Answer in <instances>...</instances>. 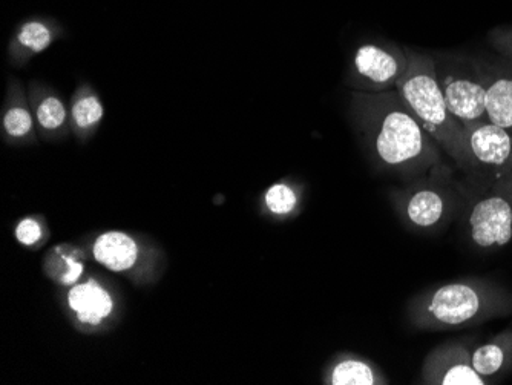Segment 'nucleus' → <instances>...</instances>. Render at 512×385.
<instances>
[{
  "instance_id": "obj_8",
  "label": "nucleus",
  "mask_w": 512,
  "mask_h": 385,
  "mask_svg": "<svg viewBox=\"0 0 512 385\" xmlns=\"http://www.w3.org/2000/svg\"><path fill=\"white\" fill-rule=\"evenodd\" d=\"M473 347L463 341H447L434 347L422 362L419 384L490 385L471 364Z\"/></svg>"
},
{
  "instance_id": "obj_21",
  "label": "nucleus",
  "mask_w": 512,
  "mask_h": 385,
  "mask_svg": "<svg viewBox=\"0 0 512 385\" xmlns=\"http://www.w3.org/2000/svg\"><path fill=\"white\" fill-rule=\"evenodd\" d=\"M16 237L19 243L25 244V246H33L37 241L42 238V228L33 218H27L22 220L17 226Z\"/></svg>"
},
{
  "instance_id": "obj_7",
  "label": "nucleus",
  "mask_w": 512,
  "mask_h": 385,
  "mask_svg": "<svg viewBox=\"0 0 512 385\" xmlns=\"http://www.w3.org/2000/svg\"><path fill=\"white\" fill-rule=\"evenodd\" d=\"M408 57L405 47L396 43L365 42L353 53L348 85L356 93H387L398 86L407 71Z\"/></svg>"
},
{
  "instance_id": "obj_4",
  "label": "nucleus",
  "mask_w": 512,
  "mask_h": 385,
  "mask_svg": "<svg viewBox=\"0 0 512 385\" xmlns=\"http://www.w3.org/2000/svg\"><path fill=\"white\" fill-rule=\"evenodd\" d=\"M448 109L463 126L486 122V80L482 60L462 53L431 54Z\"/></svg>"
},
{
  "instance_id": "obj_18",
  "label": "nucleus",
  "mask_w": 512,
  "mask_h": 385,
  "mask_svg": "<svg viewBox=\"0 0 512 385\" xmlns=\"http://www.w3.org/2000/svg\"><path fill=\"white\" fill-rule=\"evenodd\" d=\"M105 116L102 100L92 91L91 86L85 85L74 97L69 119L79 135H88L96 131Z\"/></svg>"
},
{
  "instance_id": "obj_13",
  "label": "nucleus",
  "mask_w": 512,
  "mask_h": 385,
  "mask_svg": "<svg viewBox=\"0 0 512 385\" xmlns=\"http://www.w3.org/2000/svg\"><path fill=\"white\" fill-rule=\"evenodd\" d=\"M325 384L330 385H388L390 378L384 370L364 356L339 355L325 373Z\"/></svg>"
},
{
  "instance_id": "obj_17",
  "label": "nucleus",
  "mask_w": 512,
  "mask_h": 385,
  "mask_svg": "<svg viewBox=\"0 0 512 385\" xmlns=\"http://www.w3.org/2000/svg\"><path fill=\"white\" fill-rule=\"evenodd\" d=\"M34 117L45 135H60L68 123V109L57 94L36 89L33 96Z\"/></svg>"
},
{
  "instance_id": "obj_14",
  "label": "nucleus",
  "mask_w": 512,
  "mask_h": 385,
  "mask_svg": "<svg viewBox=\"0 0 512 385\" xmlns=\"http://www.w3.org/2000/svg\"><path fill=\"white\" fill-rule=\"evenodd\" d=\"M68 304L76 312L79 321L89 326H97L106 316L111 315V295L94 281L77 284L68 293Z\"/></svg>"
},
{
  "instance_id": "obj_6",
  "label": "nucleus",
  "mask_w": 512,
  "mask_h": 385,
  "mask_svg": "<svg viewBox=\"0 0 512 385\" xmlns=\"http://www.w3.org/2000/svg\"><path fill=\"white\" fill-rule=\"evenodd\" d=\"M437 171L431 174V178L391 194V203L399 218L413 231H437L453 218L457 209L459 195L444 181L434 180Z\"/></svg>"
},
{
  "instance_id": "obj_19",
  "label": "nucleus",
  "mask_w": 512,
  "mask_h": 385,
  "mask_svg": "<svg viewBox=\"0 0 512 385\" xmlns=\"http://www.w3.org/2000/svg\"><path fill=\"white\" fill-rule=\"evenodd\" d=\"M299 195L293 185L279 181L270 186L264 194V206L276 217H286L293 214L298 206Z\"/></svg>"
},
{
  "instance_id": "obj_16",
  "label": "nucleus",
  "mask_w": 512,
  "mask_h": 385,
  "mask_svg": "<svg viewBox=\"0 0 512 385\" xmlns=\"http://www.w3.org/2000/svg\"><path fill=\"white\" fill-rule=\"evenodd\" d=\"M10 97H8V106L5 108L4 117H2V128H4L5 137L14 142H23L30 140L34 132L33 114L25 103L22 89L19 85L11 86Z\"/></svg>"
},
{
  "instance_id": "obj_1",
  "label": "nucleus",
  "mask_w": 512,
  "mask_h": 385,
  "mask_svg": "<svg viewBox=\"0 0 512 385\" xmlns=\"http://www.w3.org/2000/svg\"><path fill=\"white\" fill-rule=\"evenodd\" d=\"M352 117L365 151L379 171L413 178L444 168V151L416 119L398 89L353 94Z\"/></svg>"
},
{
  "instance_id": "obj_22",
  "label": "nucleus",
  "mask_w": 512,
  "mask_h": 385,
  "mask_svg": "<svg viewBox=\"0 0 512 385\" xmlns=\"http://www.w3.org/2000/svg\"><path fill=\"white\" fill-rule=\"evenodd\" d=\"M65 263L66 266L65 269L62 270L60 281H62L65 286H69V284L76 283V281L82 277L83 264L74 260L73 257H65Z\"/></svg>"
},
{
  "instance_id": "obj_15",
  "label": "nucleus",
  "mask_w": 512,
  "mask_h": 385,
  "mask_svg": "<svg viewBox=\"0 0 512 385\" xmlns=\"http://www.w3.org/2000/svg\"><path fill=\"white\" fill-rule=\"evenodd\" d=\"M92 254L103 266L114 272H125L134 266L138 247L129 235L123 232H106L97 238Z\"/></svg>"
},
{
  "instance_id": "obj_9",
  "label": "nucleus",
  "mask_w": 512,
  "mask_h": 385,
  "mask_svg": "<svg viewBox=\"0 0 512 385\" xmlns=\"http://www.w3.org/2000/svg\"><path fill=\"white\" fill-rule=\"evenodd\" d=\"M465 132L480 175L490 183L512 163V132L490 120L467 126Z\"/></svg>"
},
{
  "instance_id": "obj_10",
  "label": "nucleus",
  "mask_w": 512,
  "mask_h": 385,
  "mask_svg": "<svg viewBox=\"0 0 512 385\" xmlns=\"http://www.w3.org/2000/svg\"><path fill=\"white\" fill-rule=\"evenodd\" d=\"M486 80V114L494 125L512 132V60L480 59Z\"/></svg>"
},
{
  "instance_id": "obj_12",
  "label": "nucleus",
  "mask_w": 512,
  "mask_h": 385,
  "mask_svg": "<svg viewBox=\"0 0 512 385\" xmlns=\"http://www.w3.org/2000/svg\"><path fill=\"white\" fill-rule=\"evenodd\" d=\"M474 370L488 384H497L512 373V324L471 352Z\"/></svg>"
},
{
  "instance_id": "obj_2",
  "label": "nucleus",
  "mask_w": 512,
  "mask_h": 385,
  "mask_svg": "<svg viewBox=\"0 0 512 385\" xmlns=\"http://www.w3.org/2000/svg\"><path fill=\"white\" fill-rule=\"evenodd\" d=\"M512 315V290L490 278H462L422 290L408 301L407 316L419 332L480 326Z\"/></svg>"
},
{
  "instance_id": "obj_5",
  "label": "nucleus",
  "mask_w": 512,
  "mask_h": 385,
  "mask_svg": "<svg viewBox=\"0 0 512 385\" xmlns=\"http://www.w3.org/2000/svg\"><path fill=\"white\" fill-rule=\"evenodd\" d=\"M468 237L482 251L502 249L512 241V163L488 183L485 194L471 206Z\"/></svg>"
},
{
  "instance_id": "obj_3",
  "label": "nucleus",
  "mask_w": 512,
  "mask_h": 385,
  "mask_svg": "<svg viewBox=\"0 0 512 385\" xmlns=\"http://www.w3.org/2000/svg\"><path fill=\"white\" fill-rule=\"evenodd\" d=\"M405 50L408 66L396 86L398 93L451 162L465 174L480 177L479 166L468 146L467 132L454 119L437 82L433 56L408 47Z\"/></svg>"
},
{
  "instance_id": "obj_20",
  "label": "nucleus",
  "mask_w": 512,
  "mask_h": 385,
  "mask_svg": "<svg viewBox=\"0 0 512 385\" xmlns=\"http://www.w3.org/2000/svg\"><path fill=\"white\" fill-rule=\"evenodd\" d=\"M488 42L500 57L512 60V27H497L488 34Z\"/></svg>"
},
{
  "instance_id": "obj_11",
  "label": "nucleus",
  "mask_w": 512,
  "mask_h": 385,
  "mask_svg": "<svg viewBox=\"0 0 512 385\" xmlns=\"http://www.w3.org/2000/svg\"><path fill=\"white\" fill-rule=\"evenodd\" d=\"M63 36L59 20L50 16H31L22 20L11 37L10 51L14 59H23L43 53Z\"/></svg>"
}]
</instances>
